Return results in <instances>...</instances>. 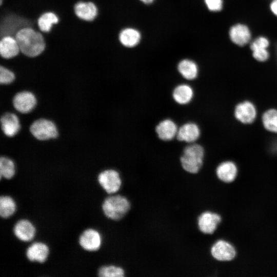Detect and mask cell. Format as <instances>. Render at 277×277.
Here are the masks:
<instances>
[{
    "label": "cell",
    "mask_w": 277,
    "mask_h": 277,
    "mask_svg": "<svg viewBox=\"0 0 277 277\" xmlns=\"http://www.w3.org/2000/svg\"><path fill=\"white\" fill-rule=\"evenodd\" d=\"M21 52L27 56L34 57L45 50L46 43L41 31L27 27L20 30L15 36Z\"/></svg>",
    "instance_id": "cell-1"
},
{
    "label": "cell",
    "mask_w": 277,
    "mask_h": 277,
    "mask_svg": "<svg viewBox=\"0 0 277 277\" xmlns=\"http://www.w3.org/2000/svg\"><path fill=\"white\" fill-rule=\"evenodd\" d=\"M205 155V149L200 143L186 144L180 157L182 169L190 174L199 173L203 167Z\"/></svg>",
    "instance_id": "cell-2"
},
{
    "label": "cell",
    "mask_w": 277,
    "mask_h": 277,
    "mask_svg": "<svg viewBox=\"0 0 277 277\" xmlns=\"http://www.w3.org/2000/svg\"><path fill=\"white\" fill-rule=\"evenodd\" d=\"M102 208L104 214L108 219L119 221L130 210L131 204L124 196L113 194L107 197L103 201Z\"/></svg>",
    "instance_id": "cell-3"
},
{
    "label": "cell",
    "mask_w": 277,
    "mask_h": 277,
    "mask_svg": "<svg viewBox=\"0 0 277 277\" xmlns=\"http://www.w3.org/2000/svg\"><path fill=\"white\" fill-rule=\"evenodd\" d=\"M228 36L233 45L243 48L248 46L254 37V34L248 24L239 21L230 26L228 30Z\"/></svg>",
    "instance_id": "cell-4"
},
{
    "label": "cell",
    "mask_w": 277,
    "mask_h": 277,
    "mask_svg": "<svg viewBox=\"0 0 277 277\" xmlns=\"http://www.w3.org/2000/svg\"><path fill=\"white\" fill-rule=\"evenodd\" d=\"M29 131L36 140L45 141L56 138L58 131L56 124L51 120L40 118L35 120L30 125Z\"/></svg>",
    "instance_id": "cell-5"
},
{
    "label": "cell",
    "mask_w": 277,
    "mask_h": 277,
    "mask_svg": "<svg viewBox=\"0 0 277 277\" xmlns=\"http://www.w3.org/2000/svg\"><path fill=\"white\" fill-rule=\"evenodd\" d=\"M259 111L255 104L249 100L238 102L233 109L235 119L243 125L253 124L259 117Z\"/></svg>",
    "instance_id": "cell-6"
},
{
    "label": "cell",
    "mask_w": 277,
    "mask_h": 277,
    "mask_svg": "<svg viewBox=\"0 0 277 277\" xmlns=\"http://www.w3.org/2000/svg\"><path fill=\"white\" fill-rule=\"evenodd\" d=\"M97 180L100 186L109 194L117 192L122 184L119 171L113 168H108L101 171L97 175Z\"/></svg>",
    "instance_id": "cell-7"
},
{
    "label": "cell",
    "mask_w": 277,
    "mask_h": 277,
    "mask_svg": "<svg viewBox=\"0 0 277 277\" xmlns=\"http://www.w3.org/2000/svg\"><path fill=\"white\" fill-rule=\"evenodd\" d=\"M271 43L264 35L254 37L248 45L252 58L256 62L264 63L271 57L270 47Z\"/></svg>",
    "instance_id": "cell-8"
},
{
    "label": "cell",
    "mask_w": 277,
    "mask_h": 277,
    "mask_svg": "<svg viewBox=\"0 0 277 277\" xmlns=\"http://www.w3.org/2000/svg\"><path fill=\"white\" fill-rule=\"evenodd\" d=\"M210 253L213 259L219 262H229L236 255L235 247L229 242L219 239L211 245Z\"/></svg>",
    "instance_id": "cell-9"
},
{
    "label": "cell",
    "mask_w": 277,
    "mask_h": 277,
    "mask_svg": "<svg viewBox=\"0 0 277 277\" xmlns=\"http://www.w3.org/2000/svg\"><path fill=\"white\" fill-rule=\"evenodd\" d=\"M222 221V217L218 213L205 211L197 217V227L202 233L212 235L216 231Z\"/></svg>",
    "instance_id": "cell-10"
},
{
    "label": "cell",
    "mask_w": 277,
    "mask_h": 277,
    "mask_svg": "<svg viewBox=\"0 0 277 277\" xmlns=\"http://www.w3.org/2000/svg\"><path fill=\"white\" fill-rule=\"evenodd\" d=\"M37 98L35 94L28 90L18 92L13 96L12 105L18 112L27 114L31 112L36 107Z\"/></svg>",
    "instance_id": "cell-11"
},
{
    "label": "cell",
    "mask_w": 277,
    "mask_h": 277,
    "mask_svg": "<svg viewBox=\"0 0 277 277\" xmlns=\"http://www.w3.org/2000/svg\"><path fill=\"white\" fill-rule=\"evenodd\" d=\"M201 134V129L198 124L188 121L179 126L175 138L180 142L191 144L197 142Z\"/></svg>",
    "instance_id": "cell-12"
},
{
    "label": "cell",
    "mask_w": 277,
    "mask_h": 277,
    "mask_svg": "<svg viewBox=\"0 0 277 277\" xmlns=\"http://www.w3.org/2000/svg\"><path fill=\"white\" fill-rule=\"evenodd\" d=\"M78 243L81 248L85 251L94 252L98 250L102 245V235L95 229L87 228L80 234Z\"/></svg>",
    "instance_id": "cell-13"
},
{
    "label": "cell",
    "mask_w": 277,
    "mask_h": 277,
    "mask_svg": "<svg viewBox=\"0 0 277 277\" xmlns=\"http://www.w3.org/2000/svg\"><path fill=\"white\" fill-rule=\"evenodd\" d=\"M239 168L236 163L232 160H224L220 163L215 168L217 179L225 183H231L236 179Z\"/></svg>",
    "instance_id": "cell-14"
},
{
    "label": "cell",
    "mask_w": 277,
    "mask_h": 277,
    "mask_svg": "<svg viewBox=\"0 0 277 277\" xmlns=\"http://www.w3.org/2000/svg\"><path fill=\"white\" fill-rule=\"evenodd\" d=\"M178 128V125L173 120L166 117L156 124L155 130L160 140L169 142L175 138Z\"/></svg>",
    "instance_id": "cell-15"
},
{
    "label": "cell",
    "mask_w": 277,
    "mask_h": 277,
    "mask_svg": "<svg viewBox=\"0 0 277 277\" xmlns=\"http://www.w3.org/2000/svg\"><path fill=\"white\" fill-rule=\"evenodd\" d=\"M36 231L34 224L27 219L19 220L15 223L13 228L14 236L23 242L32 241L35 236Z\"/></svg>",
    "instance_id": "cell-16"
},
{
    "label": "cell",
    "mask_w": 277,
    "mask_h": 277,
    "mask_svg": "<svg viewBox=\"0 0 277 277\" xmlns=\"http://www.w3.org/2000/svg\"><path fill=\"white\" fill-rule=\"evenodd\" d=\"M173 101L178 105L184 106L190 104L194 96V90L188 82L176 85L172 92Z\"/></svg>",
    "instance_id": "cell-17"
},
{
    "label": "cell",
    "mask_w": 277,
    "mask_h": 277,
    "mask_svg": "<svg viewBox=\"0 0 277 277\" xmlns=\"http://www.w3.org/2000/svg\"><path fill=\"white\" fill-rule=\"evenodd\" d=\"M50 253L48 246L42 242H35L26 249L25 255L31 262L43 263L47 260Z\"/></svg>",
    "instance_id": "cell-18"
},
{
    "label": "cell",
    "mask_w": 277,
    "mask_h": 277,
    "mask_svg": "<svg viewBox=\"0 0 277 277\" xmlns=\"http://www.w3.org/2000/svg\"><path fill=\"white\" fill-rule=\"evenodd\" d=\"M1 124L3 133L9 137L16 135L21 129L19 118L12 112H6L1 116Z\"/></svg>",
    "instance_id": "cell-19"
},
{
    "label": "cell",
    "mask_w": 277,
    "mask_h": 277,
    "mask_svg": "<svg viewBox=\"0 0 277 277\" xmlns=\"http://www.w3.org/2000/svg\"><path fill=\"white\" fill-rule=\"evenodd\" d=\"M176 69L180 75L187 82L196 80L200 73L197 64L190 59L180 61L177 65Z\"/></svg>",
    "instance_id": "cell-20"
},
{
    "label": "cell",
    "mask_w": 277,
    "mask_h": 277,
    "mask_svg": "<svg viewBox=\"0 0 277 277\" xmlns=\"http://www.w3.org/2000/svg\"><path fill=\"white\" fill-rule=\"evenodd\" d=\"M76 16L86 21H92L95 19L98 13V9L92 2L80 1L74 7Z\"/></svg>",
    "instance_id": "cell-21"
},
{
    "label": "cell",
    "mask_w": 277,
    "mask_h": 277,
    "mask_svg": "<svg viewBox=\"0 0 277 277\" xmlns=\"http://www.w3.org/2000/svg\"><path fill=\"white\" fill-rule=\"evenodd\" d=\"M0 39L1 57L6 59L12 58L20 53V49L15 37L6 36Z\"/></svg>",
    "instance_id": "cell-22"
},
{
    "label": "cell",
    "mask_w": 277,
    "mask_h": 277,
    "mask_svg": "<svg viewBox=\"0 0 277 277\" xmlns=\"http://www.w3.org/2000/svg\"><path fill=\"white\" fill-rule=\"evenodd\" d=\"M260 116L265 130L268 132L277 134V108H268Z\"/></svg>",
    "instance_id": "cell-23"
},
{
    "label": "cell",
    "mask_w": 277,
    "mask_h": 277,
    "mask_svg": "<svg viewBox=\"0 0 277 277\" xmlns=\"http://www.w3.org/2000/svg\"><path fill=\"white\" fill-rule=\"evenodd\" d=\"M141 39L140 33L136 30L127 28L120 31L118 40L121 44L126 47H133L137 45Z\"/></svg>",
    "instance_id": "cell-24"
},
{
    "label": "cell",
    "mask_w": 277,
    "mask_h": 277,
    "mask_svg": "<svg viewBox=\"0 0 277 277\" xmlns=\"http://www.w3.org/2000/svg\"><path fill=\"white\" fill-rule=\"evenodd\" d=\"M16 210V204L10 195H3L0 197V215L2 218L8 219L12 216Z\"/></svg>",
    "instance_id": "cell-25"
},
{
    "label": "cell",
    "mask_w": 277,
    "mask_h": 277,
    "mask_svg": "<svg viewBox=\"0 0 277 277\" xmlns=\"http://www.w3.org/2000/svg\"><path fill=\"white\" fill-rule=\"evenodd\" d=\"M59 18L52 12H47L42 14L38 19L37 24L39 30L43 32H49L53 25L57 24Z\"/></svg>",
    "instance_id": "cell-26"
},
{
    "label": "cell",
    "mask_w": 277,
    "mask_h": 277,
    "mask_svg": "<svg viewBox=\"0 0 277 277\" xmlns=\"http://www.w3.org/2000/svg\"><path fill=\"white\" fill-rule=\"evenodd\" d=\"M16 172L15 165L14 161L6 156L0 158V177L11 179L14 177Z\"/></svg>",
    "instance_id": "cell-27"
},
{
    "label": "cell",
    "mask_w": 277,
    "mask_h": 277,
    "mask_svg": "<svg viewBox=\"0 0 277 277\" xmlns=\"http://www.w3.org/2000/svg\"><path fill=\"white\" fill-rule=\"evenodd\" d=\"M125 273L122 267L113 265L102 266L97 272V275L100 277H123Z\"/></svg>",
    "instance_id": "cell-28"
},
{
    "label": "cell",
    "mask_w": 277,
    "mask_h": 277,
    "mask_svg": "<svg viewBox=\"0 0 277 277\" xmlns=\"http://www.w3.org/2000/svg\"><path fill=\"white\" fill-rule=\"evenodd\" d=\"M16 78L15 73L10 69L0 66V83L2 85H8L13 83Z\"/></svg>",
    "instance_id": "cell-29"
},
{
    "label": "cell",
    "mask_w": 277,
    "mask_h": 277,
    "mask_svg": "<svg viewBox=\"0 0 277 277\" xmlns=\"http://www.w3.org/2000/svg\"><path fill=\"white\" fill-rule=\"evenodd\" d=\"M204 2L210 12L220 13L224 9L225 0H204Z\"/></svg>",
    "instance_id": "cell-30"
},
{
    "label": "cell",
    "mask_w": 277,
    "mask_h": 277,
    "mask_svg": "<svg viewBox=\"0 0 277 277\" xmlns=\"http://www.w3.org/2000/svg\"><path fill=\"white\" fill-rule=\"evenodd\" d=\"M268 7L271 14L277 18V0H269Z\"/></svg>",
    "instance_id": "cell-31"
},
{
    "label": "cell",
    "mask_w": 277,
    "mask_h": 277,
    "mask_svg": "<svg viewBox=\"0 0 277 277\" xmlns=\"http://www.w3.org/2000/svg\"><path fill=\"white\" fill-rule=\"evenodd\" d=\"M143 3L146 4H151L154 0H140Z\"/></svg>",
    "instance_id": "cell-32"
}]
</instances>
